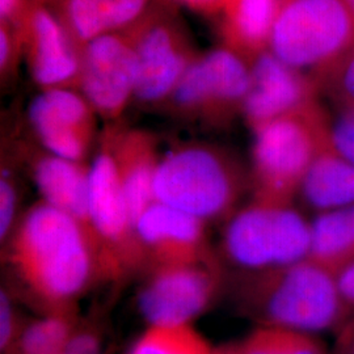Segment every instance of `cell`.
<instances>
[{
    "label": "cell",
    "instance_id": "cell-33",
    "mask_svg": "<svg viewBox=\"0 0 354 354\" xmlns=\"http://www.w3.org/2000/svg\"><path fill=\"white\" fill-rule=\"evenodd\" d=\"M214 354H236L235 348H225V349H215Z\"/></svg>",
    "mask_w": 354,
    "mask_h": 354
},
{
    "label": "cell",
    "instance_id": "cell-27",
    "mask_svg": "<svg viewBox=\"0 0 354 354\" xmlns=\"http://www.w3.org/2000/svg\"><path fill=\"white\" fill-rule=\"evenodd\" d=\"M17 207V190L12 178L3 172L0 180V238L4 241L15 223V215Z\"/></svg>",
    "mask_w": 354,
    "mask_h": 354
},
{
    "label": "cell",
    "instance_id": "cell-34",
    "mask_svg": "<svg viewBox=\"0 0 354 354\" xmlns=\"http://www.w3.org/2000/svg\"><path fill=\"white\" fill-rule=\"evenodd\" d=\"M32 1H35V3H42V4H46V6H53V3H54L55 0H32Z\"/></svg>",
    "mask_w": 354,
    "mask_h": 354
},
{
    "label": "cell",
    "instance_id": "cell-29",
    "mask_svg": "<svg viewBox=\"0 0 354 354\" xmlns=\"http://www.w3.org/2000/svg\"><path fill=\"white\" fill-rule=\"evenodd\" d=\"M33 4L32 0H0V24L10 26L20 35Z\"/></svg>",
    "mask_w": 354,
    "mask_h": 354
},
{
    "label": "cell",
    "instance_id": "cell-11",
    "mask_svg": "<svg viewBox=\"0 0 354 354\" xmlns=\"http://www.w3.org/2000/svg\"><path fill=\"white\" fill-rule=\"evenodd\" d=\"M137 76V54L127 32L96 38L80 50L77 89L106 120L120 117L136 99Z\"/></svg>",
    "mask_w": 354,
    "mask_h": 354
},
{
    "label": "cell",
    "instance_id": "cell-15",
    "mask_svg": "<svg viewBox=\"0 0 354 354\" xmlns=\"http://www.w3.org/2000/svg\"><path fill=\"white\" fill-rule=\"evenodd\" d=\"M205 226L206 222L201 219L155 201L136 223L145 263L151 266H175L214 257Z\"/></svg>",
    "mask_w": 354,
    "mask_h": 354
},
{
    "label": "cell",
    "instance_id": "cell-13",
    "mask_svg": "<svg viewBox=\"0 0 354 354\" xmlns=\"http://www.w3.org/2000/svg\"><path fill=\"white\" fill-rule=\"evenodd\" d=\"M243 117L251 130L322 102L317 79L282 62L270 50L254 57Z\"/></svg>",
    "mask_w": 354,
    "mask_h": 354
},
{
    "label": "cell",
    "instance_id": "cell-2",
    "mask_svg": "<svg viewBox=\"0 0 354 354\" xmlns=\"http://www.w3.org/2000/svg\"><path fill=\"white\" fill-rule=\"evenodd\" d=\"M236 285L238 306L261 327L313 335L337 332L352 315L335 274L308 257L290 266L244 272Z\"/></svg>",
    "mask_w": 354,
    "mask_h": 354
},
{
    "label": "cell",
    "instance_id": "cell-14",
    "mask_svg": "<svg viewBox=\"0 0 354 354\" xmlns=\"http://www.w3.org/2000/svg\"><path fill=\"white\" fill-rule=\"evenodd\" d=\"M19 36L39 88L77 89L80 49L50 6L35 3Z\"/></svg>",
    "mask_w": 354,
    "mask_h": 354
},
{
    "label": "cell",
    "instance_id": "cell-3",
    "mask_svg": "<svg viewBox=\"0 0 354 354\" xmlns=\"http://www.w3.org/2000/svg\"><path fill=\"white\" fill-rule=\"evenodd\" d=\"M252 192L251 171L226 149L185 143L167 152L158 165L153 196L203 222L228 221Z\"/></svg>",
    "mask_w": 354,
    "mask_h": 354
},
{
    "label": "cell",
    "instance_id": "cell-16",
    "mask_svg": "<svg viewBox=\"0 0 354 354\" xmlns=\"http://www.w3.org/2000/svg\"><path fill=\"white\" fill-rule=\"evenodd\" d=\"M32 174L44 203L75 219L96 244L102 266V250L91 215L89 167L46 152L35 158Z\"/></svg>",
    "mask_w": 354,
    "mask_h": 354
},
{
    "label": "cell",
    "instance_id": "cell-6",
    "mask_svg": "<svg viewBox=\"0 0 354 354\" xmlns=\"http://www.w3.org/2000/svg\"><path fill=\"white\" fill-rule=\"evenodd\" d=\"M311 222L292 203L251 198L227 221L223 251L243 272L290 266L308 257Z\"/></svg>",
    "mask_w": 354,
    "mask_h": 354
},
{
    "label": "cell",
    "instance_id": "cell-19",
    "mask_svg": "<svg viewBox=\"0 0 354 354\" xmlns=\"http://www.w3.org/2000/svg\"><path fill=\"white\" fill-rule=\"evenodd\" d=\"M299 194L317 214L353 205L354 165L336 150L330 133L304 177Z\"/></svg>",
    "mask_w": 354,
    "mask_h": 354
},
{
    "label": "cell",
    "instance_id": "cell-20",
    "mask_svg": "<svg viewBox=\"0 0 354 354\" xmlns=\"http://www.w3.org/2000/svg\"><path fill=\"white\" fill-rule=\"evenodd\" d=\"M281 4L282 0H231L221 16L223 45L248 62L269 50Z\"/></svg>",
    "mask_w": 354,
    "mask_h": 354
},
{
    "label": "cell",
    "instance_id": "cell-12",
    "mask_svg": "<svg viewBox=\"0 0 354 354\" xmlns=\"http://www.w3.org/2000/svg\"><path fill=\"white\" fill-rule=\"evenodd\" d=\"M96 112L74 88L44 89L29 106V121L44 149L55 156L83 162L96 130Z\"/></svg>",
    "mask_w": 354,
    "mask_h": 354
},
{
    "label": "cell",
    "instance_id": "cell-22",
    "mask_svg": "<svg viewBox=\"0 0 354 354\" xmlns=\"http://www.w3.org/2000/svg\"><path fill=\"white\" fill-rule=\"evenodd\" d=\"M76 328L71 307L53 310L23 327L12 346L3 354H59Z\"/></svg>",
    "mask_w": 354,
    "mask_h": 354
},
{
    "label": "cell",
    "instance_id": "cell-21",
    "mask_svg": "<svg viewBox=\"0 0 354 354\" xmlns=\"http://www.w3.org/2000/svg\"><path fill=\"white\" fill-rule=\"evenodd\" d=\"M308 259L337 274L354 261V203L315 215Z\"/></svg>",
    "mask_w": 354,
    "mask_h": 354
},
{
    "label": "cell",
    "instance_id": "cell-4",
    "mask_svg": "<svg viewBox=\"0 0 354 354\" xmlns=\"http://www.w3.org/2000/svg\"><path fill=\"white\" fill-rule=\"evenodd\" d=\"M252 133V198L292 203L328 140V109L319 102L269 121Z\"/></svg>",
    "mask_w": 354,
    "mask_h": 354
},
{
    "label": "cell",
    "instance_id": "cell-28",
    "mask_svg": "<svg viewBox=\"0 0 354 354\" xmlns=\"http://www.w3.org/2000/svg\"><path fill=\"white\" fill-rule=\"evenodd\" d=\"M23 327L20 326L16 313L13 310V304L7 292L1 291L0 295V349L1 354L6 353L13 342L17 339L20 330Z\"/></svg>",
    "mask_w": 354,
    "mask_h": 354
},
{
    "label": "cell",
    "instance_id": "cell-35",
    "mask_svg": "<svg viewBox=\"0 0 354 354\" xmlns=\"http://www.w3.org/2000/svg\"><path fill=\"white\" fill-rule=\"evenodd\" d=\"M59 354H79V353H76V352H74V351H71V349H68V348H67V346H64V351H62V352H61V353H59Z\"/></svg>",
    "mask_w": 354,
    "mask_h": 354
},
{
    "label": "cell",
    "instance_id": "cell-17",
    "mask_svg": "<svg viewBox=\"0 0 354 354\" xmlns=\"http://www.w3.org/2000/svg\"><path fill=\"white\" fill-rule=\"evenodd\" d=\"M158 0H55L50 6L82 50L96 38L127 32Z\"/></svg>",
    "mask_w": 354,
    "mask_h": 354
},
{
    "label": "cell",
    "instance_id": "cell-7",
    "mask_svg": "<svg viewBox=\"0 0 354 354\" xmlns=\"http://www.w3.org/2000/svg\"><path fill=\"white\" fill-rule=\"evenodd\" d=\"M127 33L138 61L136 99L146 104L167 102L198 55L175 6L158 0Z\"/></svg>",
    "mask_w": 354,
    "mask_h": 354
},
{
    "label": "cell",
    "instance_id": "cell-10",
    "mask_svg": "<svg viewBox=\"0 0 354 354\" xmlns=\"http://www.w3.org/2000/svg\"><path fill=\"white\" fill-rule=\"evenodd\" d=\"M222 286L216 259L151 266L140 292V308L150 326H185L214 302Z\"/></svg>",
    "mask_w": 354,
    "mask_h": 354
},
{
    "label": "cell",
    "instance_id": "cell-30",
    "mask_svg": "<svg viewBox=\"0 0 354 354\" xmlns=\"http://www.w3.org/2000/svg\"><path fill=\"white\" fill-rule=\"evenodd\" d=\"M175 7H184L206 16H222L231 0H165Z\"/></svg>",
    "mask_w": 354,
    "mask_h": 354
},
{
    "label": "cell",
    "instance_id": "cell-9",
    "mask_svg": "<svg viewBox=\"0 0 354 354\" xmlns=\"http://www.w3.org/2000/svg\"><path fill=\"white\" fill-rule=\"evenodd\" d=\"M89 194L104 276L117 277L145 264L136 223L120 183L111 133L104 137L102 150L89 165Z\"/></svg>",
    "mask_w": 354,
    "mask_h": 354
},
{
    "label": "cell",
    "instance_id": "cell-1",
    "mask_svg": "<svg viewBox=\"0 0 354 354\" xmlns=\"http://www.w3.org/2000/svg\"><path fill=\"white\" fill-rule=\"evenodd\" d=\"M8 253L17 277L50 311L70 308L95 276L102 274L100 253L87 232L44 201L19 222Z\"/></svg>",
    "mask_w": 354,
    "mask_h": 354
},
{
    "label": "cell",
    "instance_id": "cell-32",
    "mask_svg": "<svg viewBox=\"0 0 354 354\" xmlns=\"http://www.w3.org/2000/svg\"><path fill=\"white\" fill-rule=\"evenodd\" d=\"M330 354H354V313L336 332V342Z\"/></svg>",
    "mask_w": 354,
    "mask_h": 354
},
{
    "label": "cell",
    "instance_id": "cell-5",
    "mask_svg": "<svg viewBox=\"0 0 354 354\" xmlns=\"http://www.w3.org/2000/svg\"><path fill=\"white\" fill-rule=\"evenodd\" d=\"M354 48V12L344 0H282L269 50L317 77Z\"/></svg>",
    "mask_w": 354,
    "mask_h": 354
},
{
    "label": "cell",
    "instance_id": "cell-24",
    "mask_svg": "<svg viewBox=\"0 0 354 354\" xmlns=\"http://www.w3.org/2000/svg\"><path fill=\"white\" fill-rule=\"evenodd\" d=\"M215 349L192 324L150 326L130 354H214Z\"/></svg>",
    "mask_w": 354,
    "mask_h": 354
},
{
    "label": "cell",
    "instance_id": "cell-26",
    "mask_svg": "<svg viewBox=\"0 0 354 354\" xmlns=\"http://www.w3.org/2000/svg\"><path fill=\"white\" fill-rule=\"evenodd\" d=\"M329 133L336 150L354 165V106L330 105Z\"/></svg>",
    "mask_w": 354,
    "mask_h": 354
},
{
    "label": "cell",
    "instance_id": "cell-8",
    "mask_svg": "<svg viewBox=\"0 0 354 354\" xmlns=\"http://www.w3.org/2000/svg\"><path fill=\"white\" fill-rule=\"evenodd\" d=\"M251 64L226 45L198 54L167 100L183 117L226 125L243 115Z\"/></svg>",
    "mask_w": 354,
    "mask_h": 354
},
{
    "label": "cell",
    "instance_id": "cell-23",
    "mask_svg": "<svg viewBox=\"0 0 354 354\" xmlns=\"http://www.w3.org/2000/svg\"><path fill=\"white\" fill-rule=\"evenodd\" d=\"M236 354H330L313 333L259 326L235 346Z\"/></svg>",
    "mask_w": 354,
    "mask_h": 354
},
{
    "label": "cell",
    "instance_id": "cell-31",
    "mask_svg": "<svg viewBox=\"0 0 354 354\" xmlns=\"http://www.w3.org/2000/svg\"><path fill=\"white\" fill-rule=\"evenodd\" d=\"M339 294L342 302L348 307V310L354 313V261L349 266L342 268V270L335 276Z\"/></svg>",
    "mask_w": 354,
    "mask_h": 354
},
{
    "label": "cell",
    "instance_id": "cell-18",
    "mask_svg": "<svg viewBox=\"0 0 354 354\" xmlns=\"http://www.w3.org/2000/svg\"><path fill=\"white\" fill-rule=\"evenodd\" d=\"M114 159L134 223L155 203L153 183L160 158L151 134L142 130L111 131Z\"/></svg>",
    "mask_w": 354,
    "mask_h": 354
},
{
    "label": "cell",
    "instance_id": "cell-36",
    "mask_svg": "<svg viewBox=\"0 0 354 354\" xmlns=\"http://www.w3.org/2000/svg\"><path fill=\"white\" fill-rule=\"evenodd\" d=\"M344 1L348 4V7L354 12V0H344Z\"/></svg>",
    "mask_w": 354,
    "mask_h": 354
},
{
    "label": "cell",
    "instance_id": "cell-25",
    "mask_svg": "<svg viewBox=\"0 0 354 354\" xmlns=\"http://www.w3.org/2000/svg\"><path fill=\"white\" fill-rule=\"evenodd\" d=\"M317 83L330 105L354 106V48L319 76Z\"/></svg>",
    "mask_w": 354,
    "mask_h": 354
}]
</instances>
